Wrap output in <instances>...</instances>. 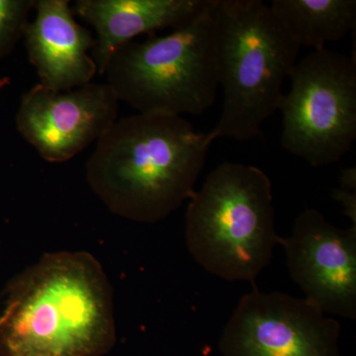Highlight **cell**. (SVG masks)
Here are the masks:
<instances>
[{"instance_id": "6da1fadb", "label": "cell", "mask_w": 356, "mask_h": 356, "mask_svg": "<svg viewBox=\"0 0 356 356\" xmlns=\"http://www.w3.org/2000/svg\"><path fill=\"white\" fill-rule=\"evenodd\" d=\"M115 339L111 285L86 252L44 254L14 282L0 318L6 356H102Z\"/></svg>"}, {"instance_id": "7a4b0ae2", "label": "cell", "mask_w": 356, "mask_h": 356, "mask_svg": "<svg viewBox=\"0 0 356 356\" xmlns=\"http://www.w3.org/2000/svg\"><path fill=\"white\" fill-rule=\"evenodd\" d=\"M212 143L184 117L132 115L115 122L97 140L86 179L110 212L153 224L195 193Z\"/></svg>"}, {"instance_id": "3957f363", "label": "cell", "mask_w": 356, "mask_h": 356, "mask_svg": "<svg viewBox=\"0 0 356 356\" xmlns=\"http://www.w3.org/2000/svg\"><path fill=\"white\" fill-rule=\"evenodd\" d=\"M185 242L208 273L254 284L280 245L273 185L257 166L222 163L189 199Z\"/></svg>"}, {"instance_id": "277c9868", "label": "cell", "mask_w": 356, "mask_h": 356, "mask_svg": "<svg viewBox=\"0 0 356 356\" xmlns=\"http://www.w3.org/2000/svg\"><path fill=\"white\" fill-rule=\"evenodd\" d=\"M217 20L222 109L208 135L252 139L280 108L301 48L261 0H218Z\"/></svg>"}, {"instance_id": "5b68a950", "label": "cell", "mask_w": 356, "mask_h": 356, "mask_svg": "<svg viewBox=\"0 0 356 356\" xmlns=\"http://www.w3.org/2000/svg\"><path fill=\"white\" fill-rule=\"evenodd\" d=\"M218 0L165 36L151 35L115 51L105 74L119 102L140 114L200 116L219 88Z\"/></svg>"}, {"instance_id": "8992f818", "label": "cell", "mask_w": 356, "mask_h": 356, "mask_svg": "<svg viewBox=\"0 0 356 356\" xmlns=\"http://www.w3.org/2000/svg\"><path fill=\"white\" fill-rule=\"evenodd\" d=\"M280 105L281 145L312 166L332 165L356 139V60L325 48L313 50L289 74Z\"/></svg>"}, {"instance_id": "52a82bcc", "label": "cell", "mask_w": 356, "mask_h": 356, "mask_svg": "<svg viewBox=\"0 0 356 356\" xmlns=\"http://www.w3.org/2000/svg\"><path fill=\"white\" fill-rule=\"evenodd\" d=\"M341 325L313 302L254 288L243 295L219 346L222 356H341Z\"/></svg>"}, {"instance_id": "ba28073f", "label": "cell", "mask_w": 356, "mask_h": 356, "mask_svg": "<svg viewBox=\"0 0 356 356\" xmlns=\"http://www.w3.org/2000/svg\"><path fill=\"white\" fill-rule=\"evenodd\" d=\"M119 100L108 83L55 92L36 84L21 98L16 126L49 163H65L100 139L117 121Z\"/></svg>"}, {"instance_id": "9c48e42d", "label": "cell", "mask_w": 356, "mask_h": 356, "mask_svg": "<svg viewBox=\"0 0 356 356\" xmlns=\"http://www.w3.org/2000/svg\"><path fill=\"white\" fill-rule=\"evenodd\" d=\"M290 276L323 313L356 318V228L341 229L318 210L300 213L280 238Z\"/></svg>"}, {"instance_id": "30bf717a", "label": "cell", "mask_w": 356, "mask_h": 356, "mask_svg": "<svg viewBox=\"0 0 356 356\" xmlns=\"http://www.w3.org/2000/svg\"><path fill=\"white\" fill-rule=\"evenodd\" d=\"M36 17L24 34L28 58L40 84L55 92L91 83L97 67L88 51L95 47L91 32L76 22L67 0H36Z\"/></svg>"}, {"instance_id": "8fae6325", "label": "cell", "mask_w": 356, "mask_h": 356, "mask_svg": "<svg viewBox=\"0 0 356 356\" xmlns=\"http://www.w3.org/2000/svg\"><path fill=\"white\" fill-rule=\"evenodd\" d=\"M210 0H77L74 13L95 30L92 54L97 72L104 74L115 51L142 34L188 24Z\"/></svg>"}, {"instance_id": "7c38bea8", "label": "cell", "mask_w": 356, "mask_h": 356, "mask_svg": "<svg viewBox=\"0 0 356 356\" xmlns=\"http://www.w3.org/2000/svg\"><path fill=\"white\" fill-rule=\"evenodd\" d=\"M269 6L300 48H325L356 27L355 0H273Z\"/></svg>"}, {"instance_id": "4fadbf2b", "label": "cell", "mask_w": 356, "mask_h": 356, "mask_svg": "<svg viewBox=\"0 0 356 356\" xmlns=\"http://www.w3.org/2000/svg\"><path fill=\"white\" fill-rule=\"evenodd\" d=\"M36 0H0V58L6 57L24 37Z\"/></svg>"}, {"instance_id": "5bb4252c", "label": "cell", "mask_w": 356, "mask_h": 356, "mask_svg": "<svg viewBox=\"0 0 356 356\" xmlns=\"http://www.w3.org/2000/svg\"><path fill=\"white\" fill-rule=\"evenodd\" d=\"M332 197L341 204L343 214L350 218L356 228V191H346V189L334 188L332 191Z\"/></svg>"}, {"instance_id": "9a60e30c", "label": "cell", "mask_w": 356, "mask_h": 356, "mask_svg": "<svg viewBox=\"0 0 356 356\" xmlns=\"http://www.w3.org/2000/svg\"><path fill=\"white\" fill-rule=\"evenodd\" d=\"M339 184L341 188L346 191H356V168H343L341 170L339 175Z\"/></svg>"}]
</instances>
